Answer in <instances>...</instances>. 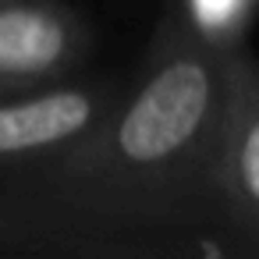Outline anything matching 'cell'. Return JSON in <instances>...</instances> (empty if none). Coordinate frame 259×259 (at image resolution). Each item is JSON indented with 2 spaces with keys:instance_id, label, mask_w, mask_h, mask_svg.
<instances>
[{
  "instance_id": "5",
  "label": "cell",
  "mask_w": 259,
  "mask_h": 259,
  "mask_svg": "<svg viewBox=\"0 0 259 259\" xmlns=\"http://www.w3.org/2000/svg\"><path fill=\"white\" fill-rule=\"evenodd\" d=\"M68 227L0 185V252H43Z\"/></svg>"
},
{
  "instance_id": "3",
  "label": "cell",
  "mask_w": 259,
  "mask_h": 259,
  "mask_svg": "<svg viewBox=\"0 0 259 259\" xmlns=\"http://www.w3.org/2000/svg\"><path fill=\"white\" fill-rule=\"evenodd\" d=\"M89 50V25L61 0H0V96L68 82Z\"/></svg>"
},
{
  "instance_id": "2",
  "label": "cell",
  "mask_w": 259,
  "mask_h": 259,
  "mask_svg": "<svg viewBox=\"0 0 259 259\" xmlns=\"http://www.w3.org/2000/svg\"><path fill=\"white\" fill-rule=\"evenodd\" d=\"M213 227L245 252H259V61L241 43L224 54Z\"/></svg>"
},
{
  "instance_id": "6",
  "label": "cell",
  "mask_w": 259,
  "mask_h": 259,
  "mask_svg": "<svg viewBox=\"0 0 259 259\" xmlns=\"http://www.w3.org/2000/svg\"><path fill=\"white\" fill-rule=\"evenodd\" d=\"M252 8H255V0H185L181 4L192 29L217 47L241 43V29H245Z\"/></svg>"
},
{
  "instance_id": "1",
  "label": "cell",
  "mask_w": 259,
  "mask_h": 259,
  "mask_svg": "<svg viewBox=\"0 0 259 259\" xmlns=\"http://www.w3.org/2000/svg\"><path fill=\"white\" fill-rule=\"evenodd\" d=\"M224 54L170 8L103 117L0 185L68 231L213 227Z\"/></svg>"
},
{
  "instance_id": "4",
  "label": "cell",
  "mask_w": 259,
  "mask_h": 259,
  "mask_svg": "<svg viewBox=\"0 0 259 259\" xmlns=\"http://www.w3.org/2000/svg\"><path fill=\"white\" fill-rule=\"evenodd\" d=\"M121 82L100 78L85 85H50L36 93L0 96V174L18 170L93 128L114 103Z\"/></svg>"
}]
</instances>
